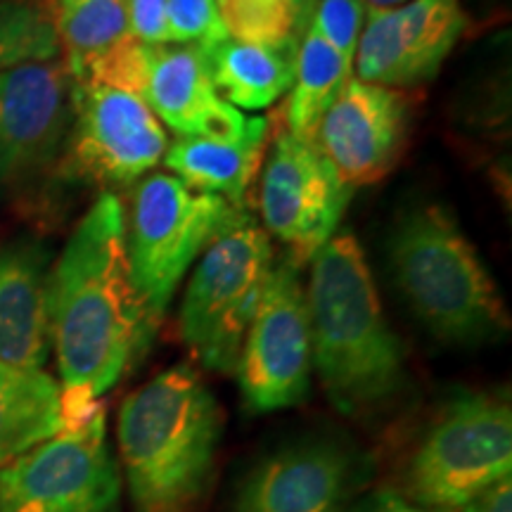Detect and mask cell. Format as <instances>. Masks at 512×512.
<instances>
[{
    "mask_svg": "<svg viewBox=\"0 0 512 512\" xmlns=\"http://www.w3.org/2000/svg\"><path fill=\"white\" fill-rule=\"evenodd\" d=\"M368 477L349 446L311 439L261 458L235 491L230 512H344Z\"/></svg>",
    "mask_w": 512,
    "mask_h": 512,
    "instance_id": "14",
    "label": "cell"
},
{
    "mask_svg": "<svg viewBox=\"0 0 512 512\" xmlns=\"http://www.w3.org/2000/svg\"><path fill=\"white\" fill-rule=\"evenodd\" d=\"M223 415L188 363L152 377L121 403L119 465L133 512H200L214 482Z\"/></svg>",
    "mask_w": 512,
    "mask_h": 512,
    "instance_id": "3",
    "label": "cell"
},
{
    "mask_svg": "<svg viewBox=\"0 0 512 512\" xmlns=\"http://www.w3.org/2000/svg\"><path fill=\"white\" fill-rule=\"evenodd\" d=\"M50 17L72 81L133 41L126 0H53Z\"/></svg>",
    "mask_w": 512,
    "mask_h": 512,
    "instance_id": "21",
    "label": "cell"
},
{
    "mask_svg": "<svg viewBox=\"0 0 512 512\" xmlns=\"http://www.w3.org/2000/svg\"><path fill=\"white\" fill-rule=\"evenodd\" d=\"M50 349L62 389L100 399L147 354L157 325L133 285L126 211L100 192L48 273Z\"/></svg>",
    "mask_w": 512,
    "mask_h": 512,
    "instance_id": "1",
    "label": "cell"
},
{
    "mask_svg": "<svg viewBox=\"0 0 512 512\" xmlns=\"http://www.w3.org/2000/svg\"><path fill=\"white\" fill-rule=\"evenodd\" d=\"M242 221V209L171 174H152L138 185L126 216V249L133 285L157 328L192 261Z\"/></svg>",
    "mask_w": 512,
    "mask_h": 512,
    "instance_id": "5",
    "label": "cell"
},
{
    "mask_svg": "<svg viewBox=\"0 0 512 512\" xmlns=\"http://www.w3.org/2000/svg\"><path fill=\"white\" fill-rule=\"evenodd\" d=\"M50 356L48 271L34 249L0 252V361L43 370Z\"/></svg>",
    "mask_w": 512,
    "mask_h": 512,
    "instance_id": "18",
    "label": "cell"
},
{
    "mask_svg": "<svg viewBox=\"0 0 512 512\" xmlns=\"http://www.w3.org/2000/svg\"><path fill=\"white\" fill-rule=\"evenodd\" d=\"M460 512H512V477H505L496 482L482 494L470 498L465 505H460Z\"/></svg>",
    "mask_w": 512,
    "mask_h": 512,
    "instance_id": "29",
    "label": "cell"
},
{
    "mask_svg": "<svg viewBox=\"0 0 512 512\" xmlns=\"http://www.w3.org/2000/svg\"><path fill=\"white\" fill-rule=\"evenodd\" d=\"M60 55L50 10L31 0H0V69L53 62Z\"/></svg>",
    "mask_w": 512,
    "mask_h": 512,
    "instance_id": "23",
    "label": "cell"
},
{
    "mask_svg": "<svg viewBox=\"0 0 512 512\" xmlns=\"http://www.w3.org/2000/svg\"><path fill=\"white\" fill-rule=\"evenodd\" d=\"M133 38L145 46H166V0H126Z\"/></svg>",
    "mask_w": 512,
    "mask_h": 512,
    "instance_id": "27",
    "label": "cell"
},
{
    "mask_svg": "<svg viewBox=\"0 0 512 512\" xmlns=\"http://www.w3.org/2000/svg\"><path fill=\"white\" fill-rule=\"evenodd\" d=\"M72 76L62 60L0 69V188L27 183L62 155Z\"/></svg>",
    "mask_w": 512,
    "mask_h": 512,
    "instance_id": "13",
    "label": "cell"
},
{
    "mask_svg": "<svg viewBox=\"0 0 512 512\" xmlns=\"http://www.w3.org/2000/svg\"><path fill=\"white\" fill-rule=\"evenodd\" d=\"M394 278L420 323L444 344L508 335L510 313L475 245L441 204L408 211L392 233Z\"/></svg>",
    "mask_w": 512,
    "mask_h": 512,
    "instance_id": "4",
    "label": "cell"
},
{
    "mask_svg": "<svg viewBox=\"0 0 512 512\" xmlns=\"http://www.w3.org/2000/svg\"><path fill=\"white\" fill-rule=\"evenodd\" d=\"M162 121L136 93L93 81H72V121L62 171L74 181L128 185L164 159Z\"/></svg>",
    "mask_w": 512,
    "mask_h": 512,
    "instance_id": "9",
    "label": "cell"
},
{
    "mask_svg": "<svg viewBox=\"0 0 512 512\" xmlns=\"http://www.w3.org/2000/svg\"><path fill=\"white\" fill-rule=\"evenodd\" d=\"M313 344L306 290L297 266H273L235 368L247 411L299 406L311 389Z\"/></svg>",
    "mask_w": 512,
    "mask_h": 512,
    "instance_id": "10",
    "label": "cell"
},
{
    "mask_svg": "<svg viewBox=\"0 0 512 512\" xmlns=\"http://www.w3.org/2000/svg\"><path fill=\"white\" fill-rule=\"evenodd\" d=\"M368 8L361 0H316L309 29L328 41L339 57L354 69V57L366 24Z\"/></svg>",
    "mask_w": 512,
    "mask_h": 512,
    "instance_id": "26",
    "label": "cell"
},
{
    "mask_svg": "<svg viewBox=\"0 0 512 512\" xmlns=\"http://www.w3.org/2000/svg\"><path fill=\"white\" fill-rule=\"evenodd\" d=\"M60 432V384L38 368L0 361V467Z\"/></svg>",
    "mask_w": 512,
    "mask_h": 512,
    "instance_id": "20",
    "label": "cell"
},
{
    "mask_svg": "<svg viewBox=\"0 0 512 512\" xmlns=\"http://www.w3.org/2000/svg\"><path fill=\"white\" fill-rule=\"evenodd\" d=\"M361 3L370 10H389V8H399V5L408 3V0H361Z\"/></svg>",
    "mask_w": 512,
    "mask_h": 512,
    "instance_id": "30",
    "label": "cell"
},
{
    "mask_svg": "<svg viewBox=\"0 0 512 512\" xmlns=\"http://www.w3.org/2000/svg\"><path fill=\"white\" fill-rule=\"evenodd\" d=\"M143 100L178 138L228 140L249 121L216 91L200 46H150Z\"/></svg>",
    "mask_w": 512,
    "mask_h": 512,
    "instance_id": "16",
    "label": "cell"
},
{
    "mask_svg": "<svg viewBox=\"0 0 512 512\" xmlns=\"http://www.w3.org/2000/svg\"><path fill=\"white\" fill-rule=\"evenodd\" d=\"M166 46L211 48L228 38L216 0H166Z\"/></svg>",
    "mask_w": 512,
    "mask_h": 512,
    "instance_id": "25",
    "label": "cell"
},
{
    "mask_svg": "<svg viewBox=\"0 0 512 512\" xmlns=\"http://www.w3.org/2000/svg\"><path fill=\"white\" fill-rule=\"evenodd\" d=\"M268 143V119L249 117L240 136L228 140L176 138L164 152L171 176L195 192L219 195L235 209L247 202Z\"/></svg>",
    "mask_w": 512,
    "mask_h": 512,
    "instance_id": "17",
    "label": "cell"
},
{
    "mask_svg": "<svg viewBox=\"0 0 512 512\" xmlns=\"http://www.w3.org/2000/svg\"><path fill=\"white\" fill-rule=\"evenodd\" d=\"M354 188L337 174L318 143H306L280 128L259 190L264 226L290 249V264L302 266L328 242L347 211Z\"/></svg>",
    "mask_w": 512,
    "mask_h": 512,
    "instance_id": "11",
    "label": "cell"
},
{
    "mask_svg": "<svg viewBox=\"0 0 512 512\" xmlns=\"http://www.w3.org/2000/svg\"><path fill=\"white\" fill-rule=\"evenodd\" d=\"M351 76L354 69L339 57L337 50L316 31L306 29L297 46L294 81L283 110V131L306 143H316L320 121Z\"/></svg>",
    "mask_w": 512,
    "mask_h": 512,
    "instance_id": "22",
    "label": "cell"
},
{
    "mask_svg": "<svg viewBox=\"0 0 512 512\" xmlns=\"http://www.w3.org/2000/svg\"><path fill=\"white\" fill-rule=\"evenodd\" d=\"M290 3L302 12V17L306 22H311V12H313V5H316V0H290Z\"/></svg>",
    "mask_w": 512,
    "mask_h": 512,
    "instance_id": "31",
    "label": "cell"
},
{
    "mask_svg": "<svg viewBox=\"0 0 512 512\" xmlns=\"http://www.w3.org/2000/svg\"><path fill=\"white\" fill-rule=\"evenodd\" d=\"M411 110L406 91L351 76L320 121L316 143L349 188L377 183L406 147Z\"/></svg>",
    "mask_w": 512,
    "mask_h": 512,
    "instance_id": "15",
    "label": "cell"
},
{
    "mask_svg": "<svg viewBox=\"0 0 512 512\" xmlns=\"http://www.w3.org/2000/svg\"><path fill=\"white\" fill-rule=\"evenodd\" d=\"M216 5H219V8H221V5H223V0H216Z\"/></svg>",
    "mask_w": 512,
    "mask_h": 512,
    "instance_id": "32",
    "label": "cell"
},
{
    "mask_svg": "<svg viewBox=\"0 0 512 512\" xmlns=\"http://www.w3.org/2000/svg\"><path fill=\"white\" fill-rule=\"evenodd\" d=\"M344 512H453V510H434L425 505L413 503L401 491L396 489H375L370 494L354 498Z\"/></svg>",
    "mask_w": 512,
    "mask_h": 512,
    "instance_id": "28",
    "label": "cell"
},
{
    "mask_svg": "<svg viewBox=\"0 0 512 512\" xmlns=\"http://www.w3.org/2000/svg\"><path fill=\"white\" fill-rule=\"evenodd\" d=\"M467 31L463 0H408L368 10L354 57V76L387 88L434 79Z\"/></svg>",
    "mask_w": 512,
    "mask_h": 512,
    "instance_id": "12",
    "label": "cell"
},
{
    "mask_svg": "<svg viewBox=\"0 0 512 512\" xmlns=\"http://www.w3.org/2000/svg\"><path fill=\"white\" fill-rule=\"evenodd\" d=\"M0 512H121L105 408L0 467Z\"/></svg>",
    "mask_w": 512,
    "mask_h": 512,
    "instance_id": "8",
    "label": "cell"
},
{
    "mask_svg": "<svg viewBox=\"0 0 512 512\" xmlns=\"http://www.w3.org/2000/svg\"><path fill=\"white\" fill-rule=\"evenodd\" d=\"M271 271V240L249 219L204 249L178 320L183 344L204 368L235 373Z\"/></svg>",
    "mask_w": 512,
    "mask_h": 512,
    "instance_id": "7",
    "label": "cell"
},
{
    "mask_svg": "<svg viewBox=\"0 0 512 512\" xmlns=\"http://www.w3.org/2000/svg\"><path fill=\"white\" fill-rule=\"evenodd\" d=\"M512 477V411L503 396L465 392L451 399L403 470V496L434 510H458Z\"/></svg>",
    "mask_w": 512,
    "mask_h": 512,
    "instance_id": "6",
    "label": "cell"
},
{
    "mask_svg": "<svg viewBox=\"0 0 512 512\" xmlns=\"http://www.w3.org/2000/svg\"><path fill=\"white\" fill-rule=\"evenodd\" d=\"M219 12L230 38L254 46H292L309 24L290 0H223Z\"/></svg>",
    "mask_w": 512,
    "mask_h": 512,
    "instance_id": "24",
    "label": "cell"
},
{
    "mask_svg": "<svg viewBox=\"0 0 512 512\" xmlns=\"http://www.w3.org/2000/svg\"><path fill=\"white\" fill-rule=\"evenodd\" d=\"M297 46H254L223 38L207 55L216 91L235 110H268L290 91L297 64Z\"/></svg>",
    "mask_w": 512,
    "mask_h": 512,
    "instance_id": "19",
    "label": "cell"
},
{
    "mask_svg": "<svg viewBox=\"0 0 512 512\" xmlns=\"http://www.w3.org/2000/svg\"><path fill=\"white\" fill-rule=\"evenodd\" d=\"M306 306L313 368L332 406L358 418L392 401L406 384V356L354 233L332 235L311 259Z\"/></svg>",
    "mask_w": 512,
    "mask_h": 512,
    "instance_id": "2",
    "label": "cell"
}]
</instances>
